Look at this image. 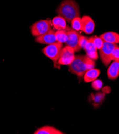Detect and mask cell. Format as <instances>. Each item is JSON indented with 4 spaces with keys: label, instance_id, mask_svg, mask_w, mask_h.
I'll list each match as a JSON object with an SVG mask.
<instances>
[{
    "label": "cell",
    "instance_id": "cell-18",
    "mask_svg": "<svg viewBox=\"0 0 119 134\" xmlns=\"http://www.w3.org/2000/svg\"><path fill=\"white\" fill-rule=\"evenodd\" d=\"M91 37L92 38V41H93L94 45L95 46L97 50H100L103 46V43H104L103 40L101 39V38L100 36L98 37L97 36H91Z\"/></svg>",
    "mask_w": 119,
    "mask_h": 134
},
{
    "label": "cell",
    "instance_id": "cell-11",
    "mask_svg": "<svg viewBox=\"0 0 119 134\" xmlns=\"http://www.w3.org/2000/svg\"><path fill=\"white\" fill-rule=\"evenodd\" d=\"M108 78L114 80L119 76V59L114 60L110 65L107 72Z\"/></svg>",
    "mask_w": 119,
    "mask_h": 134
},
{
    "label": "cell",
    "instance_id": "cell-5",
    "mask_svg": "<svg viewBox=\"0 0 119 134\" xmlns=\"http://www.w3.org/2000/svg\"><path fill=\"white\" fill-rule=\"evenodd\" d=\"M117 44L104 41L103 46L99 50V56L101 62L105 66H108L111 62V56Z\"/></svg>",
    "mask_w": 119,
    "mask_h": 134
},
{
    "label": "cell",
    "instance_id": "cell-15",
    "mask_svg": "<svg viewBox=\"0 0 119 134\" xmlns=\"http://www.w3.org/2000/svg\"><path fill=\"white\" fill-rule=\"evenodd\" d=\"M66 20L62 17L58 16L53 19L51 23L54 27L58 31L64 30L67 29Z\"/></svg>",
    "mask_w": 119,
    "mask_h": 134
},
{
    "label": "cell",
    "instance_id": "cell-3",
    "mask_svg": "<svg viewBox=\"0 0 119 134\" xmlns=\"http://www.w3.org/2000/svg\"><path fill=\"white\" fill-rule=\"evenodd\" d=\"M63 48V43L56 42L47 45L43 50L42 52L48 58L54 62L58 61Z\"/></svg>",
    "mask_w": 119,
    "mask_h": 134
},
{
    "label": "cell",
    "instance_id": "cell-21",
    "mask_svg": "<svg viewBox=\"0 0 119 134\" xmlns=\"http://www.w3.org/2000/svg\"><path fill=\"white\" fill-rule=\"evenodd\" d=\"M87 41H88V38L87 37L81 35L79 40V47L81 48V49H85Z\"/></svg>",
    "mask_w": 119,
    "mask_h": 134
},
{
    "label": "cell",
    "instance_id": "cell-16",
    "mask_svg": "<svg viewBox=\"0 0 119 134\" xmlns=\"http://www.w3.org/2000/svg\"><path fill=\"white\" fill-rule=\"evenodd\" d=\"M66 29L64 30L57 31L56 32H55L56 42L64 43H65L66 41H67L68 35L67 33V30Z\"/></svg>",
    "mask_w": 119,
    "mask_h": 134
},
{
    "label": "cell",
    "instance_id": "cell-9",
    "mask_svg": "<svg viewBox=\"0 0 119 134\" xmlns=\"http://www.w3.org/2000/svg\"><path fill=\"white\" fill-rule=\"evenodd\" d=\"M95 29V23L90 17L84 16L82 18L81 31L87 34H92Z\"/></svg>",
    "mask_w": 119,
    "mask_h": 134
},
{
    "label": "cell",
    "instance_id": "cell-14",
    "mask_svg": "<svg viewBox=\"0 0 119 134\" xmlns=\"http://www.w3.org/2000/svg\"><path fill=\"white\" fill-rule=\"evenodd\" d=\"M100 71L98 69H92L86 71L84 75V80L86 83L94 81L99 76Z\"/></svg>",
    "mask_w": 119,
    "mask_h": 134
},
{
    "label": "cell",
    "instance_id": "cell-19",
    "mask_svg": "<svg viewBox=\"0 0 119 134\" xmlns=\"http://www.w3.org/2000/svg\"><path fill=\"white\" fill-rule=\"evenodd\" d=\"M102 85H103L102 81L101 80L99 79H96L94 80V81H92V85H91L92 88L96 90H100L102 88Z\"/></svg>",
    "mask_w": 119,
    "mask_h": 134
},
{
    "label": "cell",
    "instance_id": "cell-12",
    "mask_svg": "<svg viewBox=\"0 0 119 134\" xmlns=\"http://www.w3.org/2000/svg\"><path fill=\"white\" fill-rule=\"evenodd\" d=\"M100 37L104 41L117 44L119 43V34L114 32H108L103 33Z\"/></svg>",
    "mask_w": 119,
    "mask_h": 134
},
{
    "label": "cell",
    "instance_id": "cell-13",
    "mask_svg": "<svg viewBox=\"0 0 119 134\" xmlns=\"http://www.w3.org/2000/svg\"><path fill=\"white\" fill-rule=\"evenodd\" d=\"M34 134H63V132L57 129L56 128L49 126H46L42 128H38L34 132Z\"/></svg>",
    "mask_w": 119,
    "mask_h": 134
},
{
    "label": "cell",
    "instance_id": "cell-2",
    "mask_svg": "<svg viewBox=\"0 0 119 134\" xmlns=\"http://www.w3.org/2000/svg\"><path fill=\"white\" fill-rule=\"evenodd\" d=\"M86 55H78L69 65V70L73 74L81 77L84 76L87 70Z\"/></svg>",
    "mask_w": 119,
    "mask_h": 134
},
{
    "label": "cell",
    "instance_id": "cell-7",
    "mask_svg": "<svg viewBox=\"0 0 119 134\" xmlns=\"http://www.w3.org/2000/svg\"><path fill=\"white\" fill-rule=\"evenodd\" d=\"M74 53L75 51L70 47L67 46L63 48L58 60L59 64L62 65L69 66L75 58Z\"/></svg>",
    "mask_w": 119,
    "mask_h": 134
},
{
    "label": "cell",
    "instance_id": "cell-6",
    "mask_svg": "<svg viewBox=\"0 0 119 134\" xmlns=\"http://www.w3.org/2000/svg\"><path fill=\"white\" fill-rule=\"evenodd\" d=\"M66 30H67L68 38L65 43L67 46L72 48L75 52H78L81 49V48L79 45V40L81 36V34L69 27H67Z\"/></svg>",
    "mask_w": 119,
    "mask_h": 134
},
{
    "label": "cell",
    "instance_id": "cell-17",
    "mask_svg": "<svg viewBox=\"0 0 119 134\" xmlns=\"http://www.w3.org/2000/svg\"><path fill=\"white\" fill-rule=\"evenodd\" d=\"M72 29L76 31L81 30L82 26V18L80 17L74 18L71 22Z\"/></svg>",
    "mask_w": 119,
    "mask_h": 134
},
{
    "label": "cell",
    "instance_id": "cell-20",
    "mask_svg": "<svg viewBox=\"0 0 119 134\" xmlns=\"http://www.w3.org/2000/svg\"><path fill=\"white\" fill-rule=\"evenodd\" d=\"M119 59V46L116 45L113 50L111 56V60L114 61Z\"/></svg>",
    "mask_w": 119,
    "mask_h": 134
},
{
    "label": "cell",
    "instance_id": "cell-4",
    "mask_svg": "<svg viewBox=\"0 0 119 134\" xmlns=\"http://www.w3.org/2000/svg\"><path fill=\"white\" fill-rule=\"evenodd\" d=\"M51 21L49 20L38 21L31 26V33L35 37L40 36L51 29Z\"/></svg>",
    "mask_w": 119,
    "mask_h": 134
},
{
    "label": "cell",
    "instance_id": "cell-10",
    "mask_svg": "<svg viewBox=\"0 0 119 134\" xmlns=\"http://www.w3.org/2000/svg\"><path fill=\"white\" fill-rule=\"evenodd\" d=\"M86 56L95 60L98 58L97 49L94 45L91 37L88 38L87 42L86 44L85 49Z\"/></svg>",
    "mask_w": 119,
    "mask_h": 134
},
{
    "label": "cell",
    "instance_id": "cell-8",
    "mask_svg": "<svg viewBox=\"0 0 119 134\" xmlns=\"http://www.w3.org/2000/svg\"><path fill=\"white\" fill-rule=\"evenodd\" d=\"M36 42L44 44H50L56 42L55 32L53 30H50L48 32L40 36L36 37Z\"/></svg>",
    "mask_w": 119,
    "mask_h": 134
},
{
    "label": "cell",
    "instance_id": "cell-1",
    "mask_svg": "<svg viewBox=\"0 0 119 134\" xmlns=\"http://www.w3.org/2000/svg\"><path fill=\"white\" fill-rule=\"evenodd\" d=\"M56 12L58 16L63 17L68 23L80 16L79 5L75 0H63L56 8Z\"/></svg>",
    "mask_w": 119,
    "mask_h": 134
}]
</instances>
